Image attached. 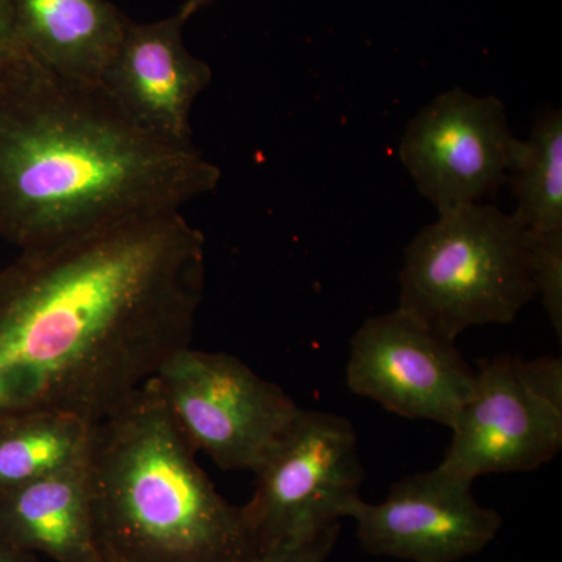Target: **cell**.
I'll return each instance as SVG.
<instances>
[{"mask_svg":"<svg viewBox=\"0 0 562 562\" xmlns=\"http://www.w3.org/2000/svg\"><path fill=\"white\" fill-rule=\"evenodd\" d=\"M0 562H35V558L32 553L21 552V550L0 542Z\"/></svg>","mask_w":562,"mask_h":562,"instance_id":"obj_19","label":"cell"},{"mask_svg":"<svg viewBox=\"0 0 562 562\" xmlns=\"http://www.w3.org/2000/svg\"><path fill=\"white\" fill-rule=\"evenodd\" d=\"M443 472L475 482L490 473L531 472L562 446V361L483 360L471 398L452 425Z\"/></svg>","mask_w":562,"mask_h":562,"instance_id":"obj_5","label":"cell"},{"mask_svg":"<svg viewBox=\"0 0 562 562\" xmlns=\"http://www.w3.org/2000/svg\"><path fill=\"white\" fill-rule=\"evenodd\" d=\"M517 143L502 101L452 88L408 122L398 154L417 191L443 213L501 190Z\"/></svg>","mask_w":562,"mask_h":562,"instance_id":"obj_8","label":"cell"},{"mask_svg":"<svg viewBox=\"0 0 562 562\" xmlns=\"http://www.w3.org/2000/svg\"><path fill=\"white\" fill-rule=\"evenodd\" d=\"M438 214L405 249L397 308L452 341L512 324L536 297L527 233L487 203Z\"/></svg>","mask_w":562,"mask_h":562,"instance_id":"obj_4","label":"cell"},{"mask_svg":"<svg viewBox=\"0 0 562 562\" xmlns=\"http://www.w3.org/2000/svg\"><path fill=\"white\" fill-rule=\"evenodd\" d=\"M154 379L181 435L222 471L254 472L301 409L228 353L184 347Z\"/></svg>","mask_w":562,"mask_h":562,"instance_id":"obj_7","label":"cell"},{"mask_svg":"<svg viewBox=\"0 0 562 562\" xmlns=\"http://www.w3.org/2000/svg\"><path fill=\"white\" fill-rule=\"evenodd\" d=\"M155 379L92 425L87 457L95 538L106 562H251L243 506L195 460Z\"/></svg>","mask_w":562,"mask_h":562,"instance_id":"obj_3","label":"cell"},{"mask_svg":"<svg viewBox=\"0 0 562 562\" xmlns=\"http://www.w3.org/2000/svg\"><path fill=\"white\" fill-rule=\"evenodd\" d=\"M341 524L302 538L288 539L261 550L251 562H327L338 541Z\"/></svg>","mask_w":562,"mask_h":562,"instance_id":"obj_17","label":"cell"},{"mask_svg":"<svg viewBox=\"0 0 562 562\" xmlns=\"http://www.w3.org/2000/svg\"><path fill=\"white\" fill-rule=\"evenodd\" d=\"M32 57L20 27L14 0H0V80Z\"/></svg>","mask_w":562,"mask_h":562,"instance_id":"obj_18","label":"cell"},{"mask_svg":"<svg viewBox=\"0 0 562 562\" xmlns=\"http://www.w3.org/2000/svg\"><path fill=\"white\" fill-rule=\"evenodd\" d=\"M179 13L125 24L99 87L131 120L158 138L192 143L191 113L213 72L184 44Z\"/></svg>","mask_w":562,"mask_h":562,"instance_id":"obj_11","label":"cell"},{"mask_svg":"<svg viewBox=\"0 0 562 562\" xmlns=\"http://www.w3.org/2000/svg\"><path fill=\"white\" fill-rule=\"evenodd\" d=\"M220 180L198 147L144 131L99 85L33 57L0 80V236L21 250L181 211Z\"/></svg>","mask_w":562,"mask_h":562,"instance_id":"obj_2","label":"cell"},{"mask_svg":"<svg viewBox=\"0 0 562 562\" xmlns=\"http://www.w3.org/2000/svg\"><path fill=\"white\" fill-rule=\"evenodd\" d=\"M535 271L536 297H541L558 338L562 336V235L527 236Z\"/></svg>","mask_w":562,"mask_h":562,"instance_id":"obj_16","label":"cell"},{"mask_svg":"<svg viewBox=\"0 0 562 562\" xmlns=\"http://www.w3.org/2000/svg\"><path fill=\"white\" fill-rule=\"evenodd\" d=\"M14 5L36 61L63 79L99 85L128 18L109 0H14Z\"/></svg>","mask_w":562,"mask_h":562,"instance_id":"obj_13","label":"cell"},{"mask_svg":"<svg viewBox=\"0 0 562 562\" xmlns=\"http://www.w3.org/2000/svg\"><path fill=\"white\" fill-rule=\"evenodd\" d=\"M454 342L398 308L369 317L350 341L347 386L398 416L452 428L475 386Z\"/></svg>","mask_w":562,"mask_h":562,"instance_id":"obj_9","label":"cell"},{"mask_svg":"<svg viewBox=\"0 0 562 562\" xmlns=\"http://www.w3.org/2000/svg\"><path fill=\"white\" fill-rule=\"evenodd\" d=\"M472 484L439 468L414 473L383 502L355 503L349 519L364 552L375 557L458 562L483 552L503 522L501 514L476 502Z\"/></svg>","mask_w":562,"mask_h":562,"instance_id":"obj_10","label":"cell"},{"mask_svg":"<svg viewBox=\"0 0 562 562\" xmlns=\"http://www.w3.org/2000/svg\"><path fill=\"white\" fill-rule=\"evenodd\" d=\"M0 542L55 562H103L92 519L87 458L0 492Z\"/></svg>","mask_w":562,"mask_h":562,"instance_id":"obj_12","label":"cell"},{"mask_svg":"<svg viewBox=\"0 0 562 562\" xmlns=\"http://www.w3.org/2000/svg\"><path fill=\"white\" fill-rule=\"evenodd\" d=\"M92 425L65 414H29L0 422V492L83 461Z\"/></svg>","mask_w":562,"mask_h":562,"instance_id":"obj_15","label":"cell"},{"mask_svg":"<svg viewBox=\"0 0 562 562\" xmlns=\"http://www.w3.org/2000/svg\"><path fill=\"white\" fill-rule=\"evenodd\" d=\"M254 473L243 509L261 550L324 530L361 501L357 431L339 414L301 408Z\"/></svg>","mask_w":562,"mask_h":562,"instance_id":"obj_6","label":"cell"},{"mask_svg":"<svg viewBox=\"0 0 562 562\" xmlns=\"http://www.w3.org/2000/svg\"><path fill=\"white\" fill-rule=\"evenodd\" d=\"M508 181L516 210L513 216L527 236L562 235V113L547 106L536 117L530 136L519 139Z\"/></svg>","mask_w":562,"mask_h":562,"instance_id":"obj_14","label":"cell"},{"mask_svg":"<svg viewBox=\"0 0 562 562\" xmlns=\"http://www.w3.org/2000/svg\"><path fill=\"white\" fill-rule=\"evenodd\" d=\"M205 277L181 211L21 250L0 271V422L109 417L191 346Z\"/></svg>","mask_w":562,"mask_h":562,"instance_id":"obj_1","label":"cell"},{"mask_svg":"<svg viewBox=\"0 0 562 562\" xmlns=\"http://www.w3.org/2000/svg\"><path fill=\"white\" fill-rule=\"evenodd\" d=\"M103 562H106V561H103Z\"/></svg>","mask_w":562,"mask_h":562,"instance_id":"obj_21","label":"cell"},{"mask_svg":"<svg viewBox=\"0 0 562 562\" xmlns=\"http://www.w3.org/2000/svg\"><path fill=\"white\" fill-rule=\"evenodd\" d=\"M211 2H214V0H184L179 11V16L187 22L191 16H194L199 10H202L203 7L210 5Z\"/></svg>","mask_w":562,"mask_h":562,"instance_id":"obj_20","label":"cell"}]
</instances>
